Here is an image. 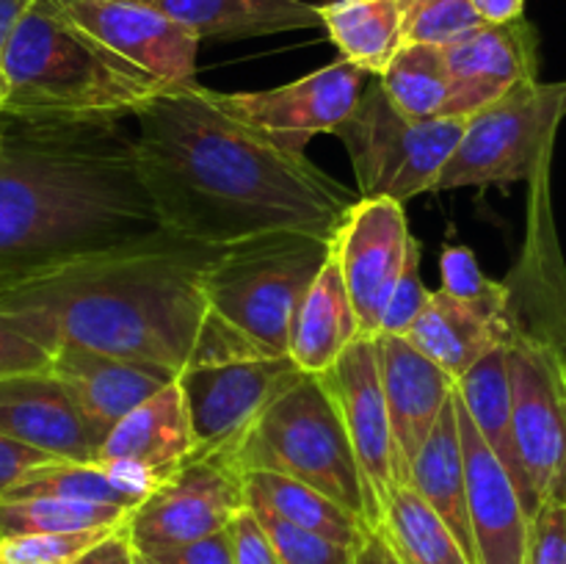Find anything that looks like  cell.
I'll list each match as a JSON object with an SVG mask.
<instances>
[{
  "label": "cell",
  "instance_id": "603a6c76",
  "mask_svg": "<svg viewBox=\"0 0 566 564\" xmlns=\"http://www.w3.org/2000/svg\"><path fill=\"white\" fill-rule=\"evenodd\" d=\"M357 337H363V332H359L357 313H354L346 280H343L340 263L332 247L329 258L321 265L318 276L298 307L291 337V357L304 374L321 376L343 357V352Z\"/></svg>",
  "mask_w": 566,
  "mask_h": 564
},
{
  "label": "cell",
  "instance_id": "52a82bcc",
  "mask_svg": "<svg viewBox=\"0 0 566 564\" xmlns=\"http://www.w3.org/2000/svg\"><path fill=\"white\" fill-rule=\"evenodd\" d=\"M464 127L468 119L457 116L407 119L374 77L335 136L346 144L363 197L407 205L420 194H431Z\"/></svg>",
  "mask_w": 566,
  "mask_h": 564
},
{
  "label": "cell",
  "instance_id": "ffe728a7",
  "mask_svg": "<svg viewBox=\"0 0 566 564\" xmlns=\"http://www.w3.org/2000/svg\"><path fill=\"white\" fill-rule=\"evenodd\" d=\"M50 370L64 382L99 446L125 415L177 379L158 365L133 363L81 346L53 348Z\"/></svg>",
  "mask_w": 566,
  "mask_h": 564
},
{
  "label": "cell",
  "instance_id": "2e32d148",
  "mask_svg": "<svg viewBox=\"0 0 566 564\" xmlns=\"http://www.w3.org/2000/svg\"><path fill=\"white\" fill-rule=\"evenodd\" d=\"M407 213L396 199L359 197L332 238L363 337H376L409 249Z\"/></svg>",
  "mask_w": 566,
  "mask_h": 564
},
{
  "label": "cell",
  "instance_id": "e0dca14e",
  "mask_svg": "<svg viewBox=\"0 0 566 564\" xmlns=\"http://www.w3.org/2000/svg\"><path fill=\"white\" fill-rule=\"evenodd\" d=\"M451 75L448 116L470 119L514 88L539 81V33L525 17L484 25L442 48Z\"/></svg>",
  "mask_w": 566,
  "mask_h": 564
},
{
  "label": "cell",
  "instance_id": "1f68e13d",
  "mask_svg": "<svg viewBox=\"0 0 566 564\" xmlns=\"http://www.w3.org/2000/svg\"><path fill=\"white\" fill-rule=\"evenodd\" d=\"M381 88L407 119H437L448 116L451 105V75L442 48L403 44L396 59L379 75Z\"/></svg>",
  "mask_w": 566,
  "mask_h": 564
},
{
  "label": "cell",
  "instance_id": "3957f363",
  "mask_svg": "<svg viewBox=\"0 0 566 564\" xmlns=\"http://www.w3.org/2000/svg\"><path fill=\"white\" fill-rule=\"evenodd\" d=\"M171 238L119 122L0 114V285Z\"/></svg>",
  "mask_w": 566,
  "mask_h": 564
},
{
  "label": "cell",
  "instance_id": "277c9868",
  "mask_svg": "<svg viewBox=\"0 0 566 564\" xmlns=\"http://www.w3.org/2000/svg\"><path fill=\"white\" fill-rule=\"evenodd\" d=\"M0 114L39 125H103L136 116L164 88L99 50L61 0H33L0 55Z\"/></svg>",
  "mask_w": 566,
  "mask_h": 564
},
{
  "label": "cell",
  "instance_id": "5bb4252c",
  "mask_svg": "<svg viewBox=\"0 0 566 564\" xmlns=\"http://www.w3.org/2000/svg\"><path fill=\"white\" fill-rule=\"evenodd\" d=\"M551 166L528 182L523 247L503 282L509 285V326L528 332L553 354L566 385V263L553 219Z\"/></svg>",
  "mask_w": 566,
  "mask_h": 564
},
{
  "label": "cell",
  "instance_id": "f546056e",
  "mask_svg": "<svg viewBox=\"0 0 566 564\" xmlns=\"http://www.w3.org/2000/svg\"><path fill=\"white\" fill-rule=\"evenodd\" d=\"M376 531L401 564H473L451 525L409 484L396 487Z\"/></svg>",
  "mask_w": 566,
  "mask_h": 564
},
{
  "label": "cell",
  "instance_id": "ab89813d",
  "mask_svg": "<svg viewBox=\"0 0 566 564\" xmlns=\"http://www.w3.org/2000/svg\"><path fill=\"white\" fill-rule=\"evenodd\" d=\"M53 354L0 313V376L50 370Z\"/></svg>",
  "mask_w": 566,
  "mask_h": 564
},
{
  "label": "cell",
  "instance_id": "cb8c5ba5",
  "mask_svg": "<svg viewBox=\"0 0 566 564\" xmlns=\"http://www.w3.org/2000/svg\"><path fill=\"white\" fill-rule=\"evenodd\" d=\"M202 39H252L324 28L307 0H142Z\"/></svg>",
  "mask_w": 566,
  "mask_h": 564
},
{
  "label": "cell",
  "instance_id": "7a4b0ae2",
  "mask_svg": "<svg viewBox=\"0 0 566 564\" xmlns=\"http://www.w3.org/2000/svg\"><path fill=\"white\" fill-rule=\"evenodd\" d=\"M224 247L164 238L0 285V313L48 352L81 346L180 376L271 357L210 307L205 280Z\"/></svg>",
  "mask_w": 566,
  "mask_h": 564
},
{
  "label": "cell",
  "instance_id": "6da1fadb",
  "mask_svg": "<svg viewBox=\"0 0 566 564\" xmlns=\"http://www.w3.org/2000/svg\"><path fill=\"white\" fill-rule=\"evenodd\" d=\"M136 119L144 180L177 238L235 247L307 232L332 241L357 202L304 153L216 108L199 83L160 92Z\"/></svg>",
  "mask_w": 566,
  "mask_h": 564
},
{
  "label": "cell",
  "instance_id": "f35d334b",
  "mask_svg": "<svg viewBox=\"0 0 566 564\" xmlns=\"http://www.w3.org/2000/svg\"><path fill=\"white\" fill-rule=\"evenodd\" d=\"M525 564H566V503H545L536 512Z\"/></svg>",
  "mask_w": 566,
  "mask_h": 564
},
{
  "label": "cell",
  "instance_id": "d590c367",
  "mask_svg": "<svg viewBox=\"0 0 566 564\" xmlns=\"http://www.w3.org/2000/svg\"><path fill=\"white\" fill-rule=\"evenodd\" d=\"M486 22L470 0H412L407 14V31L403 44H431V48H448Z\"/></svg>",
  "mask_w": 566,
  "mask_h": 564
},
{
  "label": "cell",
  "instance_id": "4fadbf2b",
  "mask_svg": "<svg viewBox=\"0 0 566 564\" xmlns=\"http://www.w3.org/2000/svg\"><path fill=\"white\" fill-rule=\"evenodd\" d=\"M66 20L164 92L197 83L199 39L142 0H61Z\"/></svg>",
  "mask_w": 566,
  "mask_h": 564
},
{
  "label": "cell",
  "instance_id": "d4e9b609",
  "mask_svg": "<svg viewBox=\"0 0 566 564\" xmlns=\"http://www.w3.org/2000/svg\"><path fill=\"white\" fill-rule=\"evenodd\" d=\"M407 484L451 525V531L459 536L475 564L468 512V464H464L462 435H459L457 393H453L451 404L442 409L429 440L409 464Z\"/></svg>",
  "mask_w": 566,
  "mask_h": 564
},
{
  "label": "cell",
  "instance_id": "ee69618b",
  "mask_svg": "<svg viewBox=\"0 0 566 564\" xmlns=\"http://www.w3.org/2000/svg\"><path fill=\"white\" fill-rule=\"evenodd\" d=\"M75 564H138V551L133 545L127 523L111 531L103 542H97L92 551L83 553Z\"/></svg>",
  "mask_w": 566,
  "mask_h": 564
},
{
  "label": "cell",
  "instance_id": "ba28073f",
  "mask_svg": "<svg viewBox=\"0 0 566 564\" xmlns=\"http://www.w3.org/2000/svg\"><path fill=\"white\" fill-rule=\"evenodd\" d=\"M566 116V81L525 83L470 116L431 194L531 182L553 164Z\"/></svg>",
  "mask_w": 566,
  "mask_h": 564
},
{
  "label": "cell",
  "instance_id": "d6a6232c",
  "mask_svg": "<svg viewBox=\"0 0 566 564\" xmlns=\"http://www.w3.org/2000/svg\"><path fill=\"white\" fill-rule=\"evenodd\" d=\"M130 520V509L83 503L66 498H0V540L20 534L116 529Z\"/></svg>",
  "mask_w": 566,
  "mask_h": 564
},
{
  "label": "cell",
  "instance_id": "484cf974",
  "mask_svg": "<svg viewBox=\"0 0 566 564\" xmlns=\"http://www.w3.org/2000/svg\"><path fill=\"white\" fill-rule=\"evenodd\" d=\"M403 337L453 379H462L481 357L509 341V324L484 318L440 288L431 291L429 304Z\"/></svg>",
  "mask_w": 566,
  "mask_h": 564
},
{
  "label": "cell",
  "instance_id": "bcb514c9",
  "mask_svg": "<svg viewBox=\"0 0 566 564\" xmlns=\"http://www.w3.org/2000/svg\"><path fill=\"white\" fill-rule=\"evenodd\" d=\"M354 564H401L392 547L387 545L379 531H370L368 540L357 547V562Z\"/></svg>",
  "mask_w": 566,
  "mask_h": 564
},
{
  "label": "cell",
  "instance_id": "9a60e30c",
  "mask_svg": "<svg viewBox=\"0 0 566 564\" xmlns=\"http://www.w3.org/2000/svg\"><path fill=\"white\" fill-rule=\"evenodd\" d=\"M321 379L340 409L343 426H346L354 457L368 487L376 531L387 501L396 487L403 484L390 409H387L385 385H381L376 337H357L343 352V357L326 374H321Z\"/></svg>",
  "mask_w": 566,
  "mask_h": 564
},
{
  "label": "cell",
  "instance_id": "d6986e66",
  "mask_svg": "<svg viewBox=\"0 0 566 564\" xmlns=\"http://www.w3.org/2000/svg\"><path fill=\"white\" fill-rule=\"evenodd\" d=\"M0 435L55 459L97 462V440L53 370L0 376Z\"/></svg>",
  "mask_w": 566,
  "mask_h": 564
},
{
  "label": "cell",
  "instance_id": "f6af8a7d",
  "mask_svg": "<svg viewBox=\"0 0 566 564\" xmlns=\"http://www.w3.org/2000/svg\"><path fill=\"white\" fill-rule=\"evenodd\" d=\"M486 25H501L525 17V0H470Z\"/></svg>",
  "mask_w": 566,
  "mask_h": 564
},
{
  "label": "cell",
  "instance_id": "44dd1931",
  "mask_svg": "<svg viewBox=\"0 0 566 564\" xmlns=\"http://www.w3.org/2000/svg\"><path fill=\"white\" fill-rule=\"evenodd\" d=\"M376 348H379L381 385H385L392 435H396L398 462L407 484L409 464L429 440L442 409L451 404L457 379L431 363L423 352H418L407 337L376 335Z\"/></svg>",
  "mask_w": 566,
  "mask_h": 564
},
{
  "label": "cell",
  "instance_id": "74e56055",
  "mask_svg": "<svg viewBox=\"0 0 566 564\" xmlns=\"http://www.w3.org/2000/svg\"><path fill=\"white\" fill-rule=\"evenodd\" d=\"M420 260H423V249H420L418 238H409L407 260H403V269L398 274L396 288L390 293V302H387L385 315H381L379 335H396L403 337L412 330L415 321L420 318V313L429 304L431 291L423 285V274H420Z\"/></svg>",
  "mask_w": 566,
  "mask_h": 564
},
{
  "label": "cell",
  "instance_id": "681fc988",
  "mask_svg": "<svg viewBox=\"0 0 566 564\" xmlns=\"http://www.w3.org/2000/svg\"><path fill=\"white\" fill-rule=\"evenodd\" d=\"M138 564H149V562H147V558H144V556H142V553H138Z\"/></svg>",
  "mask_w": 566,
  "mask_h": 564
},
{
  "label": "cell",
  "instance_id": "8992f818",
  "mask_svg": "<svg viewBox=\"0 0 566 564\" xmlns=\"http://www.w3.org/2000/svg\"><path fill=\"white\" fill-rule=\"evenodd\" d=\"M332 241L307 232H276L224 247L205 280L210 307L271 357H291L293 324Z\"/></svg>",
  "mask_w": 566,
  "mask_h": 564
},
{
  "label": "cell",
  "instance_id": "8fae6325",
  "mask_svg": "<svg viewBox=\"0 0 566 564\" xmlns=\"http://www.w3.org/2000/svg\"><path fill=\"white\" fill-rule=\"evenodd\" d=\"M293 357H243L177 376L197 453H232L265 409L304 379Z\"/></svg>",
  "mask_w": 566,
  "mask_h": 564
},
{
  "label": "cell",
  "instance_id": "4dcf8cb0",
  "mask_svg": "<svg viewBox=\"0 0 566 564\" xmlns=\"http://www.w3.org/2000/svg\"><path fill=\"white\" fill-rule=\"evenodd\" d=\"M3 498H66L83 503H108L133 512L147 495L108 464L53 459L28 470Z\"/></svg>",
  "mask_w": 566,
  "mask_h": 564
},
{
  "label": "cell",
  "instance_id": "7dc6e473",
  "mask_svg": "<svg viewBox=\"0 0 566 564\" xmlns=\"http://www.w3.org/2000/svg\"><path fill=\"white\" fill-rule=\"evenodd\" d=\"M31 3L33 0H0V55H3L11 31H14L17 22L22 20V14H25Z\"/></svg>",
  "mask_w": 566,
  "mask_h": 564
},
{
  "label": "cell",
  "instance_id": "c3c4849f",
  "mask_svg": "<svg viewBox=\"0 0 566 564\" xmlns=\"http://www.w3.org/2000/svg\"><path fill=\"white\" fill-rule=\"evenodd\" d=\"M6 92H9V86H6V77H3V72H0V108H3V103H6Z\"/></svg>",
  "mask_w": 566,
  "mask_h": 564
},
{
  "label": "cell",
  "instance_id": "b9f144b4",
  "mask_svg": "<svg viewBox=\"0 0 566 564\" xmlns=\"http://www.w3.org/2000/svg\"><path fill=\"white\" fill-rule=\"evenodd\" d=\"M232 551H235V564H280L263 525L252 514V509H243L230 523Z\"/></svg>",
  "mask_w": 566,
  "mask_h": 564
},
{
  "label": "cell",
  "instance_id": "8d00e7d4",
  "mask_svg": "<svg viewBox=\"0 0 566 564\" xmlns=\"http://www.w3.org/2000/svg\"><path fill=\"white\" fill-rule=\"evenodd\" d=\"M116 529L6 536L0 540V564H75L83 553L92 551Z\"/></svg>",
  "mask_w": 566,
  "mask_h": 564
},
{
  "label": "cell",
  "instance_id": "5b68a950",
  "mask_svg": "<svg viewBox=\"0 0 566 564\" xmlns=\"http://www.w3.org/2000/svg\"><path fill=\"white\" fill-rule=\"evenodd\" d=\"M243 473L271 470L291 476L357 514L374 531V506L354 457L340 409L321 376H304L227 453Z\"/></svg>",
  "mask_w": 566,
  "mask_h": 564
},
{
  "label": "cell",
  "instance_id": "ac0fdd59",
  "mask_svg": "<svg viewBox=\"0 0 566 564\" xmlns=\"http://www.w3.org/2000/svg\"><path fill=\"white\" fill-rule=\"evenodd\" d=\"M457 415L468 464V512L475 564H525L534 520L509 470L486 446L459 396Z\"/></svg>",
  "mask_w": 566,
  "mask_h": 564
},
{
  "label": "cell",
  "instance_id": "60d3db41",
  "mask_svg": "<svg viewBox=\"0 0 566 564\" xmlns=\"http://www.w3.org/2000/svg\"><path fill=\"white\" fill-rule=\"evenodd\" d=\"M142 556H147L155 564H235L230 529L216 531V534L202 536V540L186 542V545L142 553Z\"/></svg>",
  "mask_w": 566,
  "mask_h": 564
},
{
  "label": "cell",
  "instance_id": "30bf717a",
  "mask_svg": "<svg viewBox=\"0 0 566 564\" xmlns=\"http://www.w3.org/2000/svg\"><path fill=\"white\" fill-rule=\"evenodd\" d=\"M249 506L247 473L227 453H197L130 512L138 553L164 551L230 529Z\"/></svg>",
  "mask_w": 566,
  "mask_h": 564
},
{
  "label": "cell",
  "instance_id": "4316f807",
  "mask_svg": "<svg viewBox=\"0 0 566 564\" xmlns=\"http://www.w3.org/2000/svg\"><path fill=\"white\" fill-rule=\"evenodd\" d=\"M409 3L412 0H329L318 11L340 59L379 77L403 48Z\"/></svg>",
  "mask_w": 566,
  "mask_h": 564
},
{
  "label": "cell",
  "instance_id": "7bdbcfd3",
  "mask_svg": "<svg viewBox=\"0 0 566 564\" xmlns=\"http://www.w3.org/2000/svg\"><path fill=\"white\" fill-rule=\"evenodd\" d=\"M55 457L39 451V448L25 446V442H17L11 437L0 435V498L28 473V470L39 468L44 462H53Z\"/></svg>",
  "mask_w": 566,
  "mask_h": 564
},
{
  "label": "cell",
  "instance_id": "7402d4cb",
  "mask_svg": "<svg viewBox=\"0 0 566 564\" xmlns=\"http://www.w3.org/2000/svg\"><path fill=\"white\" fill-rule=\"evenodd\" d=\"M191 457H197V440L188 420L182 387L175 379L111 429L99 446L97 462L136 464L164 484Z\"/></svg>",
  "mask_w": 566,
  "mask_h": 564
},
{
  "label": "cell",
  "instance_id": "7c38bea8",
  "mask_svg": "<svg viewBox=\"0 0 566 564\" xmlns=\"http://www.w3.org/2000/svg\"><path fill=\"white\" fill-rule=\"evenodd\" d=\"M368 75L352 61L340 59L329 66L310 72L298 81L285 86L265 88V92H213L205 88L210 103L224 111L227 116L241 125L252 127L254 133L269 142L304 153L310 142L321 133L335 136L337 127L348 119L359 94L368 86Z\"/></svg>",
  "mask_w": 566,
  "mask_h": 564
},
{
  "label": "cell",
  "instance_id": "83f0119b",
  "mask_svg": "<svg viewBox=\"0 0 566 564\" xmlns=\"http://www.w3.org/2000/svg\"><path fill=\"white\" fill-rule=\"evenodd\" d=\"M457 396L462 407L468 409L470 420L481 431L486 446L509 470L520 498H523L525 479L523 468H520L517 442H514V398L506 343L492 348L462 379H457Z\"/></svg>",
  "mask_w": 566,
  "mask_h": 564
},
{
  "label": "cell",
  "instance_id": "f907efd6",
  "mask_svg": "<svg viewBox=\"0 0 566 564\" xmlns=\"http://www.w3.org/2000/svg\"><path fill=\"white\" fill-rule=\"evenodd\" d=\"M144 558H147V556H144ZM147 562H149V558H147ZM149 564H155V562H149Z\"/></svg>",
  "mask_w": 566,
  "mask_h": 564
},
{
  "label": "cell",
  "instance_id": "e575fe53",
  "mask_svg": "<svg viewBox=\"0 0 566 564\" xmlns=\"http://www.w3.org/2000/svg\"><path fill=\"white\" fill-rule=\"evenodd\" d=\"M258 523L263 525L271 547H274L280 564H354L357 562V547L340 545V542L321 536L302 525L287 523L285 518L274 514L271 509L249 503Z\"/></svg>",
  "mask_w": 566,
  "mask_h": 564
},
{
  "label": "cell",
  "instance_id": "836d02e7",
  "mask_svg": "<svg viewBox=\"0 0 566 564\" xmlns=\"http://www.w3.org/2000/svg\"><path fill=\"white\" fill-rule=\"evenodd\" d=\"M440 276V288L453 299L495 324H509V285L484 274L473 249L462 247V243H451L442 249Z\"/></svg>",
  "mask_w": 566,
  "mask_h": 564
},
{
  "label": "cell",
  "instance_id": "9c48e42d",
  "mask_svg": "<svg viewBox=\"0 0 566 564\" xmlns=\"http://www.w3.org/2000/svg\"><path fill=\"white\" fill-rule=\"evenodd\" d=\"M514 442L531 520L545 503H566V385L553 354L528 332L509 326Z\"/></svg>",
  "mask_w": 566,
  "mask_h": 564
},
{
  "label": "cell",
  "instance_id": "f1b7e54d",
  "mask_svg": "<svg viewBox=\"0 0 566 564\" xmlns=\"http://www.w3.org/2000/svg\"><path fill=\"white\" fill-rule=\"evenodd\" d=\"M247 498L249 503L271 509L287 523L329 536L340 545L359 547L370 534L368 525L357 514L348 512L343 503H337L335 498L315 490V487L304 484V481L291 479V476L271 473V470H249Z\"/></svg>",
  "mask_w": 566,
  "mask_h": 564
}]
</instances>
